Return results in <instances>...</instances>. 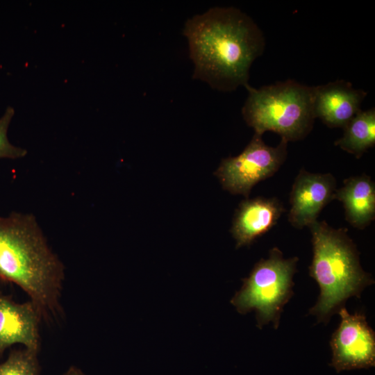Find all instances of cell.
<instances>
[{
	"mask_svg": "<svg viewBox=\"0 0 375 375\" xmlns=\"http://www.w3.org/2000/svg\"><path fill=\"white\" fill-rule=\"evenodd\" d=\"M285 208L275 197H256L242 201L235 211L231 232L236 247L251 244L269 231L278 222Z\"/></svg>",
	"mask_w": 375,
	"mask_h": 375,
	"instance_id": "11",
	"label": "cell"
},
{
	"mask_svg": "<svg viewBox=\"0 0 375 375\" xmlns=\"http://www.w3.org/2000/svg\"><path fill=\"white\" fill-rule=\"evenodd\" d=\"M248 97L242 108L246 124L255 133L278 134L288 142L305 138L312 131L314 86L288 79L255 88H245Z\"/></svg>",
	"mask_w": 375,
	"mask_h": 375,
	"instance_id": "4",
	"label": "cell"
},
{
	"mask_svg": "<svg viewBox=\"0 0 375 375\" xmlns=\"http://www.w3.org/2000/svg\"><path fill=\"white\" fill-rule=\"evenodd\" d=\"M42 318L33 301L17 303L0 292V355L16 344L38 352L39 326Z\"/></svg>",
	"mask_w": 375,
	"mask_h": 375,
	"instance_id": "9",
	"label": "cell"
},
{
	"mask_svg": "<svg viewBox=\"0 0 375 375\" xmlns=\"http://www.w3.org/2000/svg\"><path fill=\"white\" fill-rule=\"evenodd\" d=\"M288 143L281 139L276 147H270L261 135L254 133L239 155L222 160L215 175L225 190L247 199L255 185L273 176L283 164Z\"/></svg>",
	"mask_w": 375,
	"mask_h": 375,
	"instance_id": "6",
	"label": "cell"
},
{
	"mask_svg": "<svg viewBox=\"0 0 375 375\" xmlns=\"http://www.w3.org/2000/svg\"><path fill=\"white\" fill-rule=\"evenodd\" d=\"M183 34L194 67L192 78L222 92L247 87L250 67L265 40L248 15L234 7H214L189 18Z\"/></svg>",
	"mask_w": 375,
	"mask_h": 375,
	"instance_id": "1",
	"label": "cell"
},
{
	"mask_svg": "<svg viewBox=\"0 0 375 375\" xmlns=\"http://www.w3.org/2000/svg\"><path fill=\"white\" fill-rule=\"evenodd\" d=\"M338 312L339 327L331 340V365L337 372L368 369L375 365L374 332L363 314H349L344 307Z\"/></svg>",
	"mask_w": 375,
	"mask_h": 375,
	"instance_id": "7",
	"label": "cell"
},
{
	"mask_svg": "<svg viewBox=\"0 0 375 375\" xmlns=\"http://www.w3.org/2000/svg\"><path fill=\"white\" fill-rule=\"evenodd\" d=\"M367 92L356 89L345 80L314 86L313 111L330 128H344L361 110Z\"/></svg>",
	"mask_w": 375,
	"mask_h": 375,
	"instance_id": "10",
	"label": "cell"
},
{
	"mask_svg": "<svg viewBox=\"0 0 375 375\" xmlns=\"http://www.w3.org/2000/svg\"><path fill=\"white\" fill-rule=\"evenodd\" d=\"M335 145L359 158L375 144V109L359 111L343 128Z\"/></svg>",
	"mask_w": 375,
	"mask_h": 375,
	"instance_id": "13",
	"label": "cell"
},
{
	"mask_svg": "<svg viewBox=\"0 0 375 375\" xmlns=\"http://www.w3.org/2000/svg\"><path fill=\"white\" fill-rule=\"evenodd\" d=\"M312 235L313 257L310 276L318 283L320 294L310 314L326 322L353 296L374 283L362 268L356 245L347 228L335 229L325 221L308 226Z\"/></svg>",
	"mask_w": 375,
	"mask_h": 375,
	"instance_id": "3",
	"label": "cell"
},
{
	"mask_svg": "<svg viewBox=\"0 0 375 375\" xmlns=\"http://www.w3.org/2000/svg\"><path fill=\"white\" fill-rule=\"evenodd\" d=\"M298 258H284L277 247L260 260L231 302L242 314L255 310L259 328L269 322L277 328L285 304L293 294L292 281Z\"/></svg>",
	"mask_w": 375,
	"mask_h": 375,
	"instance_id": "5",
	"label": "cell"
},
{
	"mask_svg": "<svg viewBox=\"0 0 375 375\" xmlns=\"http://www.w3.org/2000/svg\"><path fill=\"white\" fill-rule=\"evenodd\" d=\"M342 202L346 220L353 227L363 229L375 218V184L365 174L347 178L336 190L334 199Z\"/></svg>",
	"mask_w": 375,
	"mask_h": 375,
	"instance_id": "12",
	"label": "cell"
},
{
	"mask_svg": "<svg viewBox=\"0 0 375 375\" xmlns=\"http://www.w3.org/2000/svg\"><path fill=\"white\" fill-rule=\"evenodd\" d=\"M0 356H1V355H0Z\"/></svg>",
	"mask_w": 375,
	"mask_h": 375,
	"instance_id": "17",
	"label": "cell"
},
{
	"mask_svg": "<svg viewBox=\"0 0 375 375\" xmlns=\"http://www.w3.org/2000/svg\"><path fill=\"white\" fill-rule=\"evenodd\" d=\"M65 375H84L79 369L71 367Z\"/></svg>",
	"mask_w": 375,
	"mask_h": 375,
	"instance_id": "16",
	"label": "cell"
},
{
	"mask_svg": "<svg viewBox=\"0 0 375 375\" xmlns=\"http://www.w3.org/2000/svg\"><path fill=\"white\" fill-rule=\"evenodd\" d=\"M14 115V108L9 106L0 117V159H19L27 153L25 149L12 144L8 139V131Z\"/></svg>",
	"mask_w": 375,
	"mask_h": 375,
	"instance_id": "15",
	"label": "cell"
},
{
	"mask_svg": "<svg viewBox=\"0 0 375 375\" xmlns=\"http://www.w3.org/2000/svg\"><path fill=\"white\" fill-rule=\"evenodd\" d=\"M64 276L63 264L33 215L0 216V279L22 289L46 319L62 312Z\"/></svg>",
	"mask_w": 375,
	"mask_h": 375,
	"instance_id": "2",
	"label": "cell"
},
{
	"mask_svg": "<svg viewBox=\"0 0 375 375\" xmlns=\"http://www.w3.org/2000/svg\"><path fill=\"white\" fill-rule=\"evenodd\" d=\"M336 190V181L331 174L301 169L290 194L289 222L299 229L311 225L322 209L334 199Z\"/></svg>",
	"mask_w": 375,
	"mask_h": 375,
	"instance_id": "8",
	"label": "cell"
},
{
	"mask_svg": "<svg viewBox=\"0 0 375 375\" xmlns=\"http://www.w3.org/2000/svg\"><path fill=\"white\" fill-rule=\"evenodd\" d=\"M38 353L25 348L12 351L0 363V375H40Z\"/></svg>",
	"mask_w": 375,
	"mask_h": 375,
	"instance_id": "14",
	"label": "cell"
}]
</instances>
